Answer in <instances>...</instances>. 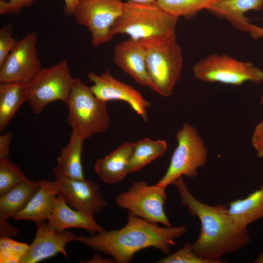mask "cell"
<instances>
[{
    "mask_svg": "<svg viewBox=\"0 0 263 263\" xmlns=\"http://www.w3.org/2000/svg\"><path fill=\"white\" fill-rule=\"evenodd\" d=\"M168 144L163 140H152L146 138L135 142L130 158L128 173L136 172L167 151Z\"/></svg>",
    "mask_w": 263,
    "mask_h": 263,
    "instance_id": "cell-24",
    "label": "cell"
},
{
    "mask_svg": "<svg viewBox=\"0 0 263 263\" xmlns=\"http://www.w3.org/2000/svg\"><path fill=\"white\" fill-rule=\"evenodd\" d=\"M79 0H64V12L67 16H73L75 8Z\"/></svg>",
    "mask_w": 263,
    "mask_h": 263,
    "instance_id": "cell-34",
    "label": "cell"
},
{
    "mask_svg": "<svg viewBox=\"0 0 263 263\" xmlns=\"http://www.w3.org/2000/svg\"><path fill=\"white\" fill-rule=\"evenodd\" d=\"M39 188L25 207L17 214L15 220H31L35 223L48 220L52 213L58 196V187L53 181L41 179Z\"/></svg>",
    "mask_w": 263,
    "mask_h": 263,
    "instance_id": "cell-17",
    "label": "cell"
},
{
    "mask_svg": "<svg viewBox=\"0 0 263 263\" xmlns=\"http://www.w3.org/2000/svg\"><path fill=\"white\" fill-rule=\"evenodd\" d=\"M74 81L68 63L65 59L42 68L29 83L27 102L33 113L36 114L40 113L47 105L55 101L66 103Z\"/></svg>",
    "mask_w": 263,
    "mask_h": 263,
    "instance_id": "cell-8",
    "label": "cell"
},
{
    "mask_svg": "<svg viewBox=\"0 0 263 263\" xmlns=\"http://www.w3.org/2000/svg\"><path fill=\"white\" fill-rule=\"evenodd\" d=\"M66 104L69 109L67 124L83 140L104 132L110 127L106 103L98 99L80 78H74Z\"/></svg>",
    "mask_w": 263,
    "mask_h": 263,
    "instance_id": "cell-5",
    "label": "cell"
},
{
    "mask_svg": "<svg viewBox=\"0 0 263 263\" xmlns=\"http://www.w3.org/2000/svg\"><path fill=\"white\" fill-rule=\"evenodd\" d=\"M84 140L71 132L69 143L61 150L56 166L52 170L75 179H85L81 162Z\"/></svg>",
    "mask_w": 263,
    "mask_h": 263,
    "instance_id": "cell-22",
    "label": "cell"
},
{
    "mask_svg": "<svg viewBox=\"0 0 263 263\" xmlns=\"http://www.w3.org/2000/svg\"><path fill=\"white\" fill-rule=\"evenodd\" d=\"M135 142H125L105 157L98 159L94 170L106 184H115L122 181L129 173V161Z\"/></svg>",
    "mask_w": 263,
    "mask_h": 263,
    "instance_id": "cell-19",
    "label": "cell"
},
{
    "mask_svg": "<svg viewBox=\"0 0 263 263\" xmlns=\"http://www.w3.org/2000/svg\"><path fill=\"white\" fill-rule=\"evenodd\" d=\"M124 3L121 0H79L73 16L76 23L90 31L93 47L113 37L112 29L122 14Z\"/></svg>",
    "mask_w": 263,
    "mask_h": 263,
    "instance_id": "cell-9",
    "label": "cell"
},
{
    "mask_svg": "<svg viewBox=\"0 0 263 263\" xmlns=\"http://www.w3.org/2000/svg\"><path fill=\"white\" fill-rule=\"evenodd\" d=\"M172 184L179 194L181 207H187L190 214L200 220V232L192 244L193 251L197 255L210 263H221L224 255L249 244L250 236L247 228L236 224L227 207L200 202L189 191L182 177Z\"/></svg>",
    "mask_w": 263,
    "mask_h": 263,
    "instance_id": "cell-1",
    "label": "cell"
},
{
    "mask_svg": "<svg viewBox=\"0 0 263 263\" xmlns=\"http://www.w3.org/2000/svg\"><path fill=\"white\" fill-rule=\"evenodd\" d=\"M127 1L136 3L145 4L155 3L156 2V0H127Z\"/></svg>",
    "mask_w": 263,
    "mask_h": 263,
    "instance_id": "cell-37",
    "label": "cell"
},
{
    "mask_svg": "<svg viewBox=\"0 0 263 263\" xmlns=\"http://www.w3.org/2000/svg\"><path fill=\"white\" fill-rule=\"evenodd\" d=\"M249 33L253 38H263V28L252 24Z\"/></svg>",
    "mask_w": 263,
    "mask_h": 263,
    "instance_id": "cell-35",
    "label": "cell"
},
{
    "mask_svg": "<svg viewBox=\"0 0 263 263\" xmlns=\"http://www.w3.org/2000/svg\"><path fill=\"white\" fill-rule=\"evenodd\" d=\"M263 9V0H219L207 10L226 20L235 29L249 33L252 24L245 14Z\"/></svg>",
    "mask_w": 263,
    "mask_h": 263,
    "instance_id": "cell-18",
    "label": "cell"
},
{
    "mask_svg": "<svg viewBox=\"0 0 263 263\" xmlns=\"http://www.w3.org/2000/svg\"><path fill=\"white\" fill-rule=\"evenodd\" d=\"M159 263H210L197 255L193 251L192 244L187 242L183 246L158 262Z\"/></svg>",
    "mask_w": 263,
    "mask_h": 263,
    "instance_id": "cell-28",
    "label": "cell"
},
{
    "mask_svg": "<svg viewBox=\"0 0 263 263\" xmlns=\"http://www.w3.org/2000/svg\"><path fill=\"white\" fill-rule=\"evenodd\" d=\"M47 224L50 228L59 231L79 228L94 234L105 230L96 222L94 216L72 208L58 195Z\"/></svg>",
    "mask_w": 263,
    "mask_h": 263,
    "instance_id": "cell-16",
    "label": "cell"
},
{
    "mask_svg": "<svg viewBox=\"0 0 263 263\" xmlns=\"http://www.w3.org/2000/svg\"><path fill=\"white\" fill-rule=\"evenodd\" d=\"M186 231L185 225L161 227L128 211L127 223L122 228L88 236L76 235V241L110 255L115 263H128L138 251L149 247L169 255L175 240Z\"/></svg>",
    "mask_w": 263,
    "mask_h": 263,
    "instance_id": "cell-2",
    "label": "cell"
},
{
    "mask_svg": "<svg viewBox=\"0 0 263 263\" xmlns=\"http://www.w3.org/2000/svg\"><path fill=\"white\" fill-rule=\"evenodd\" d=\"M38 0H0V14L18 15L22 8L29 7Z\"/></svg>",
    "mask_w": 263,
    "mask_h": 263,
    "instance_id": "cell-30",
    "label": "cell"
},
{
    "mask_svg": "<svg viewBox=\"0 0 263 263\" xmlns=\"http://www.w3.org/2000/svg\"><path fill=\"white\" fill-rule=\"evenodd\" d=\"M17 41L13 37L12 25L8 23L0 29V66L15 46Z\"/></svg>",
    "mask_w": 263,
    "mask_h": 263,
    "instance_id": "cell-29",
    "label": "cell"
},
{
    "mask_svg": "<svg viewBox=\"0 0 263 263\" xmlns=\"http://www.w3.org/2000/svg\"><path fill=\"white\" fill-rule=\"evenodd\" d=\"M13 138L11 132H6L0 136V159L8 158L11 150L10 143Z\"/></svg>",
    "mask_w": 263,
    "mask_h": 263,
    "instance_id": "cell-32",
    "label": "cell"
},
{
    "mask_svg": "<svg viewBox=\"0 0 263 263\" xmlns=\"http://www.w3.org/2000/svg\"><path fill=\"white\" fill-rule=\"evenodd\" d=\"M219 0H156V3L169 14L187 19L194 17L202 10H207Z\"/></svg>",
    "mask_w": 263,
    "mask_h": 263,
    "instance_id": "cell-25",
    "label": "cell"
},
{
    "mask_svg": "<svg viewBox=\"0 0 263 263\" xmlns=\"http://www.w3.org/2000/svg\"><path fill=\"white\" fill-rule=\"evenodd\" d=\"M179 18L159 6L156 2L124 3L121 16L112 29L113 36L126 34L136 40L153 38H176Z\"/></svg>",
    "mask_w": 263,
    "mask_h": 263,
    "instance_id": "cell-4",
    "label": "cell"
},
{
    "mask_svg": "<svg viewBox=\"0 0 263 263\" xmlns=\"http://www.w3.org/2000/svg\"><path fill=\"white\" fill-rule=\"evenodd\" d=\"M58 187V195L72 208L94 216L108 203L98 185L91 180L75 179L52 170Z\"/></svg>",
    "mask_w": 263,
    "mask_h": 263,
    "instance_id": "cell-13",
    "label": "cell"
},
{
    "mask_svg": "<svg viewBox=\"0 0 263 263\" xmlns=\"http://www.w3.org/2000/svg\"><path fill=\"white\" fill-rule=\"evenodd\" d=\"M113 59L115 64L138 84L150 87L145 51L140 40L129 38L117 44Z\"/></svg>",
    "mask_w": 263,
    "mask_h": 263,
    "instance_id": "cell-15",
    "label": "cell"
},
{
    "mask_svg": "<svg viewBox=\"0 0 263 263\" xmlns=\"http://www.w3.org/2000/svg\"><path fill=\"white\" fill-rule=\"evenodd\" d=\"M88 263H114L113 259L103 258L100 255L95 254L91 259L85 262Z\"/></svg>",
    "mask_w": 263,
    "mask_h": 263,
    "instance_id": "cell-36",
    "label": "cell"
},
{
    "mask_svg": "<svg viewBox=\"0 0 263 263\" xmlns=\"http://www.w3.org/2000/svg\"><path fill=\"white\" fill-rule=\"evenodd\" d=\"M29 245L26 243L16 241L10 237H0V263H21Z\"/></svg>",
    "mask_w": 263,
    "mask_h": 263,
    "instance_id": "cell-27",
    "label": "cell"
},
{
    "mask_svg": "<svg viewBox=\"0 0 263 263\" xmlns=\"http://www.w3.org/2000/svg\"><path fill=\"white\" fill-rule=\"evenodd\" d=\"M260 104L261 105H262L263 104V94L261 96V98L260 99Z\"/></svg>",
    "mask_w": 263,
    "mask_h": 263,
    "instance_id": "cell-38",
    "label": "cell"
},
{
    "mask_svg": "<svg viewBox=\"0 0 263 263\" xmlns=\"http://www.w3.org/2000/svg\"><path fill=\"white\" fill-rule=\"evenodd\" d=\"M144 50L150 88L170 96L183 67L182 50L176 38H153L140 40Z\"/></svg>",
    "mask_w": 263,
    "mask_h": 263,
    "instance_id": "cell-3",
    "label": "cell"
},
{
    "mask_svg": "<svg viewBox=\"0 0 263 263\" xmlns=\"http://www.w3.org/2000/svg\"><path fill=\"white\" fill-rule=\"evenodd\" d=\"M251 143L256 152L257 156L263 157V120L255 127L251 138Z\"/></svg>",
    "mask_w": 263,
    "mask_h": 263,
    "instance_id": "cell-31",
    "label": "cell"
},
{
    "mask_svg": "<svg viewBox=\"0 0 263 263\" xmlns=\"http://www.w3.org/2000/svg\"><path fill=\"white\" fill-rule=\"evenodd\" d=\"M26 178L22 171L8 158L0 159V195Z\"/></svg>",
    "mask_w": 263,
    "mask_h": 263,
    "instance_id": "cell-26",
    "label": "cell"
},
{
    "mask_svg": "<svg viewBox=\"0 0 263 263\" xmlns=\"http://www.w3.org/2000/svg\"><path fill=\"white\" fill-rule=\"evenodd\" d=\"M117 206L149 222L172 226L164 210L166 188L156 184L149 186L144 181L133 182L129 188L117 195Z\"/></svg>",
    "mask_w": 263,
    "mask_h": 263,
    "instance_id": "cell-10",
    "label": "cell"
},
{
    "mask_svg": "<svg viewBox=\"0 0 263 263\" xmlns=\"http://www.w3.org/2000/svg\"><path fill=\"white\" fill-rule=\"evenodd\" d=\"M19 230L12 225L6 220L0 219V237H11L18 235Z\"/></svg>",
    "mask_w": 263,
    "mask_h": 263,
    "instance_id": "cell-33",
    "label": "cell"
},
{
    "mask_svg": "<svg viewBox=\"0 0 263 263\" xmlns=\"http://www.w3.org/2000/svg\"><path fill=\"white\" fill-rule=\"evenodd\" d=\"M89 81L93 83L90 88L100 100L122 101L127 103L144 121L148 120L147 110L151 104L132 86L115 78L108 69L100 75L92 72L87 73Z\"/></svg>",
    "mask_w": 263,
    "mask_h": 263,
    "instance_id": "cell-12",
    "label": "cell"
},
{
    "mask_svg": "<svg viewBox=\"0 0 263 263\" xmlns=\"http://www.w3.org/2000/svg\"><path fill=\"white\" fill-rule=\"evenodd\" d=\"M177 145L174 150L168 169L156 184L166 188L176 179L186 176L195 178L197 170L206 164L208 150L197 130L185 123L175 134Z\"/></svg>",
    "mask_w": 263,
    "mask_h": 263,
    "instance_id": "cell-6",
    "label": "cell"
},
{
    "mask_svg": "<svg viewBox=\"0 0 263 263\" xmlns=\"http://www.w3.org/2000/svg\"><path fill=\"white\" fill-rule=\"evenodd\" d=\"M194 77L201 81L240 86L246 82L263 81V71L250 62L238 60L226 54L209 55L192 67Z\"/></svg>",
    "mask_w": 263,
    "mask_h": 263,
    "instance_id": "cell-7",
    "label": "cell"
},
{
    "mask_svg": "<svg viewBox=\"0 0 263 263\" xmlns=\"http://www.w3.org/2000/svg\"><path fill=\"white\" fill-rule=\"evenodd\" d=\"M35 223L37 226L36 236L21 263H38L58 253L67 257L65 247L69 243L76 241V235L66 230H54L45 221Z\"/></svg>",
    "mask_w": 263,
    "mask_h": 263,
    "instance_id": "cell-14",
    "label": "cell"
},
{
    "mask_svg": "<svg viewBox=\"0 0 263 263\" xmlns=\"http://www.w3.org/2000/svg\"><path fill=\"white\" fill-rule=\"evenodd\" d=\"M29 83H0V131H3L29 98Z\"/></svg>",
    "mask_w": 263,
    "mask_h": 263,
    "instance_id": "cell-20",
    "label": "cell"
},
{
    "mask_svg": "<svg viewBox=\"0 0 263 263\" xmlns=\"http://www.w3.org/2000/svg\"><path fill=\"white\" fill-rule=\"evenodd\" d=\"M39 188L38 182L26 178L0 195V219L13 218L25 207Z\"/></svg>",
    "mask_w": 263,
    "mask_h": 263,
    "instance_id": "cell-21",
    "label": "cell"
},
{
    "mask_svg": "<svg viewBox=\"0 0 263 263\" xmlns=\"http://www.w3.org/2000/svg\"><path fill=\"white\" fill-rule=\"evenodd\" d=\"M38 36L32 31L17 41L0 66V83H29L42 69L37 48Z\"/></svg>",
    "mask_w": 263,
    "mask_h": 263,
    "instance_id": "cell-11",
    "label": "cell"
},
{
    "mask_svg": "<svg viewBox=\"0 0 263 263\" xmlns=\"http://www.w3.org/2000/svg\"><path fill=\"white\" fill-rule=\"evenodd\" d=\"M228 209L236 224L243 228L263 218V183L259 189L244 199H239L228 204Z\"/></svg>",
    "mask_w": 263,
    "mask_h": 263,
    "instance_id": "cell-23",
    "label": "cell"
}]
</instances>
